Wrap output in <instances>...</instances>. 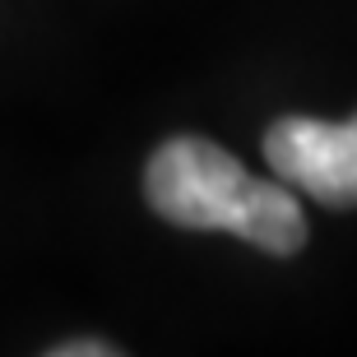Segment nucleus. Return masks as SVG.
<instances>
[{
  "label": "nucleus",
  "mask_w": 357,
  "mask_h": 357,
  "mask_svg": "<svg viewBox=\"0 0 357 357\" xmlns=\"http://www.w3.org/2000/svg\"><path fill=\"white\" fill-rule=\"evenodd\" d=\"M149 209L190 232H232L269 255L306 246V213L292 190L260 181L227 149L199 135H176L144 167Z\"/></svg>",
  "instance_id": "obj_1"
},
{
  "label": "nucleus",
  "mask_w": 357,
  "mask_h": 357,
  "mask_svg": "<svg viewBox=\"0 0 357 357\" xmlns=\"http://www.w3.org/2000/svg\"><path fill=\"white\" fill-rule=\"evenodd\" d=\"M265 158L278 176L325 204L357 209V116L325 126L311 116H283L265 130Z\"/></svg>",
  "instance_id": "obj_2"
},
{
  "label": "nucleus",
  "mask_w": 357,
  "mask_h": 357,
  "mask_svg": "<svg viewBox=\"0 0 357 357\" xmlns=\"http://www.w3.org/2000/svg\"><path fill=\"white\" fill-rule=\"evenodd\" d=\"M121 348H112V344H61V348H52V357H116Z\"/></svg>",
  "instance_id": "obj_3"
}]
</instances>
